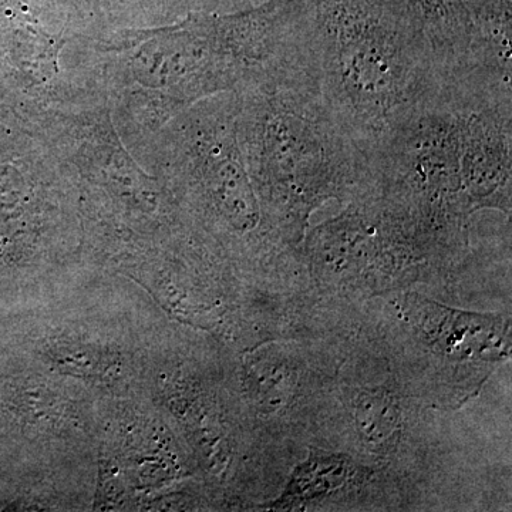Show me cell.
Returning a JSON list of instances; mask_svg holds the SVG:
<instances>
[{
    "instance_id": "cell-3",
    "label": "cell",
    "mask_w": 512,
    "mask_h": 512,
    "mask_svg": "<svg viewBox=\"0 0 512 512\" xmlns=\"http://www.w3.org/2000/svg\"><path fill=\"white\" fill-rule=\"evenodd\" d=\"M373 190L453 227L468 208L461 178L460 119L446 86L362 147Z\"/></svg>"
},
{
    "instance_id": "cell-4",
    "label": "cell",
    "mask_w": 512,
    "mask_h": 512,
    "mask_svg": "<svg viewBox=\"0 0 512 512\" xmlns=\"http://www.w3.org/2000/svg\"><path fill=\"white\" fill-rule=\"evenodd\" d=\"M426 43L444 83L483 67L512 72L485 43L463 0H384Z\"/></svg>"
},
{
    "instance_id": "cell-6",
    "label": "cell",
    "mask_w": 512,
    "mask_h": 512,
    "mask_svg": "<svg viewBox=\"0 0 512 512\" xmlns=\"http://www.w3.org/2000/svg\"><path fill=\"white\" fill-rule=\"evenodd\" d=\"M352 464L349 458L328 451H313L293 470L279 505H292L323 497L339 490L349 480Z\"/></svg>"
},
{
    "instance_id": "cell-5",
    "label": "cell",
    "mask_w": 512,
    "mask_h": 512,
    "mask_svg": "<svg viewBox=\"0 0 512 512\" xmlns=\"http://www.w3.org/2000/svg\"><path fill=\"white\" fill-rule=\"evenodd\" d=\"M420 329L441 352L460 357H495L507 350L505 326L491 315L458 312L429 301L421 303Z\"/></svg>"
},
{
    "instance_id": "cell-7",
    "label": "cell",
    "mask_w": 512,
    "mask_h": 512,
    "mask_svg": "<svg viewBox=\"0 0 512 512\" xmlns=\"http://www.w3.org/2000/svg\"><path fill=\"white\" fill-rule=\"evenodd\" d=\"M352 414L360 437L372 446L392 440L402 424L399 402L384 390H360L353 399Z\"/></svg>"
},
{
    "instance_id": "cell-8",
    "label": "cell",
    "mask_w": 512,
    "mask_h": 512,
    "mask_svg": "<svg viewBox=\"0 0 512 512\" xmlns=\"http://www.w3.org/2000/svg\"><path fill=\"white\" fill-rule=\"evenodd\" d=\"M484 39L497 45L512 40V0H463Z\"/></svg>"
},
{
    "instance_id": "cell-1",
    "label": "cell",
    "mask_w": 512,
    "mask_h": 512,
    "mask_svg": "<svg viewBox=\"0 0 512 512\" xmlns=\"http://www.w3.org/2000/svg\"><path fill=\"white\" fill-rule=\"evenodd\" d=\"M313 50L323 100L362 147L444 84L419 33L384 0H315Z\"/></svg>"
},
{
    "instance_id": "cell-2",
    "label": "cell",
    "mask_w": 512,
    "mask_h": 512,
    "mask_svg": "<svg viewBox=\"0 0 512 512\" xmlns=\"http://www.w3.org/2000/svg\"><path fill=\"white\" fill-rule=\"evenodd\" d=\"M247 144L256 180L288 232L320 202L372 190L365 150L318 86L261 89L249 107Z\"/></svg>"
}]
</instances>
